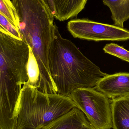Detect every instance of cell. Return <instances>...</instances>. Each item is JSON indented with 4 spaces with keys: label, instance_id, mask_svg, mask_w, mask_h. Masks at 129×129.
<instances>
[{
    "label": "cell",
    "instance_id": "obj_1",
    "mask_svg": "<svg viewBox=\"0 0 129 129\" xmlns=\"http://www.w3.org/2000/svg\"><path fill=\"white\" fill-rule=\"evenodd\" d=\"M28 45L0 32V129H16L22 85L28 80Z\"/></svg>",
    "mask_w": 129,
    "mask_h": 129
},
{
    "label": "cell",
    "instance_id": "obj_2",
    "mask_svg": "<svg viewBox=\"0 0 129 129\" xmlns=\"http://www.w3.org/2000/svg\"><path fill=\"white\" fill-rule=\"evenodd\" d=\"M48 64L57 94L68 97L77 89L94 88L108 74L86 57L72 42L63 38L56 25L49 49Z\"/></svg>",
    "mask_w": 129,
    "mask_h": 129
},
{
    "label": "cell",
    "instance_id": "obj_3",
    "mask_svg": "<svg viewBox=\"0 0 129 129\" xmlns=\"http://www.w3.org/2000/svg\"><path fill=\"white\" fill-rule=\"evenodd\" d=\"M75 107L69 97L44 93L25 83L18 102L16 129H42Z\"/></svg>",
    "mask_w": 129,
    "mask_h": 129
},
{
    "label": "cell",
    "instance_id": "obj_4",
    "mask_svg": "<svg viewBox=\"0 0 129 129\" xmlns=\"http://www.w3.org/2000/svg\"><path fill=\"white\" fill-rule=\"evenodd\" d=\"M69 98L85 116L94 129L113 128L111 100L94 88L77 89Z\"/></svg>",
    "mask_w": 129,
    "mask_h": 129
},
{
    "label": "cell",
    "instance_id": "obj_5",
    "mask_svg": "<svg viewBox=\"0 0 129 129\" xmlns=\"http://www.w3.org/2000/svg\"><path fill=\"white\" fill-rule=\"evenodd\" d=\"M67 28L74 38L84 40L121 41L129 39L127 29L88 19L71 20L68 23Z\"/></svg>",
    "mask_w": 129,
    "mask_h": 129
},
{
    "label": "cell",
    "instance_id": "obj_6",
    "mask_svg": "<svg viewBox=\"0 0 129 129\" xmlns=\"http://www.w3.org/2000/svg\"><path fill=\"white\" fill-rule=\"evenodd\" d=\"M110 99L129 96V73L107 74L100 80L95 87Z\"/></svg>",
    "mask_w": 129,
    "mask_h": 129
},
{
    "label": "cell",
    "instance_id": "obj_7",
    "mask_svg": "<svg viewBox=\"0 0 129 129\" xmlns=\"http://www.w3.org/2000/svg\"><path fill=\"white\" fill-rule=\"evenodd\" d=\"M42 129H94L83 113L75 107Z\"/></svg>",
    "mask_w": 129,
    "mask_h": 129
},
{
    "label": "cell",
    "instance_id": "obj_8",
    "mask_svg": "<svg viewBox=\"0 0 129 129\" xmlns=\"http://www.w3.org/2000/svg\"><path fill=\"white\" fill-rule=\"evenodd\" d=\"M113 129H129V96L111 100Z\"/></svg>",
    "mask_w": 129,
    "mask_h": 129
},
{
    "label": "cell",
    "instance_id": "obj_9",
    "mask_svg": "<svg viewBox=\"0 0 129 129\" xmlns=\"http://www.w3.org/2000/svg\"><path fill=\"white\" fill-rule=\"evenodd\" d=\"M87 0H53L55 18L64 21L75 17L85 7Z\"/></svg>",
    "mask_w": 129,
    "mask_h": 129
},
{
    "label": "cell",
    "instance_id": "obj_10",
    "mask_svg": "<svg viewBox=\"0 0 129 129\" xmlns=\"http://www.w3.org/2000/svg\"><path fill=\"white\" fill-rule=\"evenodd\" d=\"M111 13L114 25L124 28V23L129 19V0H102Z\"/></svg>",
    "mask_w": 129,
    "mask_h": 129
},
{
    "label": "cell",
    "instance_id": "obj_11",
    "mask_svg": "<svg viewBox=\"0 0 129 129\" xmlns=\"http://www.w3.org/2000/svg\"><path fill=\"white\" fill-rule=\"evenodd\" d=\"M0 13L7 17L19 30V20L12 1L10 0H0Z\"/></svg>",
    "mask_w": 129,
    "mask_h": 129
},
{
    "label": "cell",
    "instance_id": "obj_12",
    "mask_svg": "<svg viewBox=\"0 0 129 129\" xmlns=\"http://www.w3.org/2000/svg\"><path fill=\"white\" fill-rule=\"evenodd\" d=\"M29 48V57L27 66L28 80L25 83L38 88L39 78L38 66L33 54Z\"/></svg>",
    "mask_w": 129,
    "mask_h": 129
},
{
    "label": "cell",
    "instance_id": "obj_13",
    "mask_svg": "<svg viewBox=\"0 0 129 129\" xmlns=\"http://www.w3.org/2000/svg\"><path fill=\"white\" fill-rule=\"evenodd\" d=\"M0 32L17 39L22 40L19 31L4 15L0 13Z\"/></svg>",
    "mask_w": 129,
    "mask_h": 129
},
{
    "label": "cell",
    "instance_id": "obj_14",
    "mask_svg": "<svg viewBox=\"0 0 129 129\" xmlns=\"http://www.w3.org/2000/svg\"><path fill=\"white\" fill-rule=\"evenodd\" d=\"M103 50L105 53L129 62V51L116 44H107Z\"/></svg>",
    "mask_w": 129,
    "mask_h": 129
},
{
    "label": "cell",
    "instance_id": "obj_15",
    "mask_svg": "<svg viewBox=\"0 0 129 129\" xmlns=\"http://www.w3.org/2000/svg\"><path fill=\"white\" fill-rule=\"evenodd\" d=\"M41 1L45 5L51 14L53 16L54 18H55L56 17V13L53 0H41Z\"/></svg>",
    "mask_w": 129,
    "mask_h": 129
}]
</instances>
